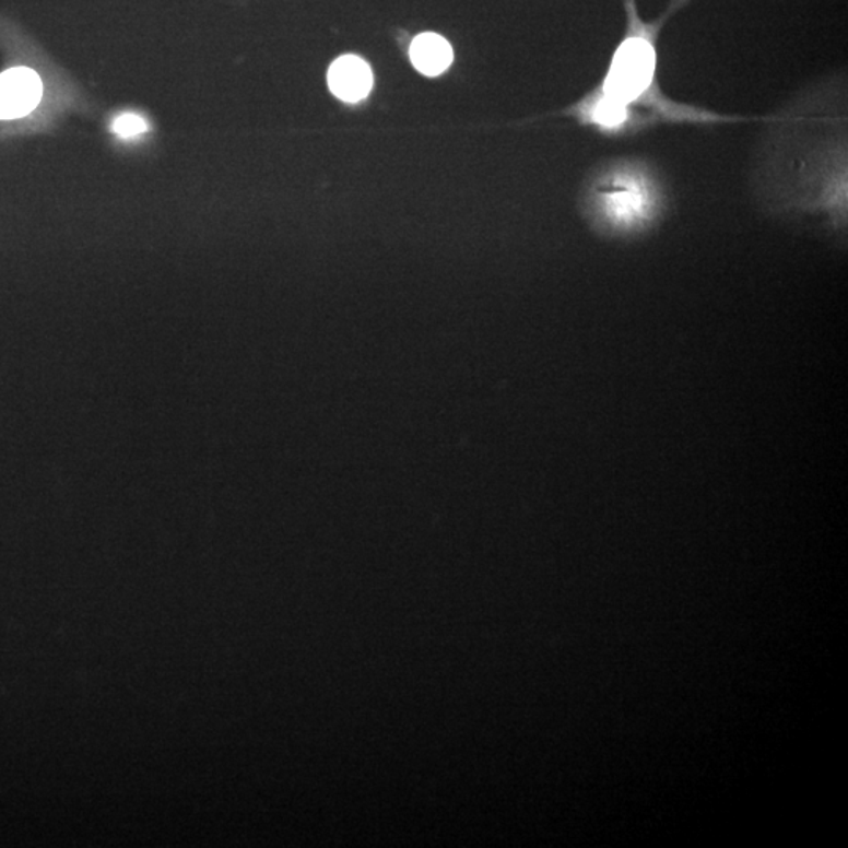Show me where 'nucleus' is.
I'll return each mask as SVG.
<instances>
[{
    "instance_id": "423d86ee",
    "label": "nucleus",
    "mask_w": 848,
    "mask_h": 848,
    "mask_svg": "<svg viewBox=\"0 0 848 848\" xmlns=\"http://www.w3.org/2000/svg\"><path fill=\"white\" fill-rule=\"evenodd\" d=\"M113 129L115 134L120 136V138L123 139H129L146 132L149 125H146V121L143 120L142 117H139V115L125 114L114 121Z\"/></svg>"
},
{
    "instance_id": "f257e3e1",
    "label": "nucleus",
    "mask_w": 848,
    "mask_h": 848,
    "mask_svg": "<svg viewBox=\"0 0 848 848\" xmlns=\"http://www.w3.org/2000/svg\"><path fill=\"white\" fill-rule=\"evenodd\" d=\"M692 0H670L667 12L645 21L636 0H623L624 35L606 73L567 115L609 139L632 138L659 125H728L749 121L668 98L659 81V38L670 17Z\"/></svg>"
},
{
    "instance_id": "20e7f679",
    "label": "nucleus",
    "mask_w": 848,
    "mask_h": 848,
    "mask_svg": "<svg viewBox=\"0 0 848 848\" xmlns=\"http://www.w3.org/2000/svg\"><path fill=\"white\" fill-rule=\"evenodd\" d=\"M329 85L333 95L348 103H357L368 96L373 74L368 64L355 56L340 57L329 70Z\"/></svg>"
},
{
    "instance_id": "f03ea898",
    "label": "nucleus",
    "mask_w": 848,
    "mask_h": 848,
    "mask_svg": "<svg viewBox=\"0 0 848 848\" xmlns=\"http://www.w3.org/2000/svg\"><path fill=\"white\" fill-rule=\"evenodd\" d=\"M670 186L660 168L638 156L600 161L581 193L589 222L606 235L652 228L670 207Z\"/></svg>"
},
{
    "instance_id": "39448f33",
    "label": "nucleus",
    "mask_w": 848,
    "mask_h": 848,
    "mask_svg": "<svg viewBox=\"0 0 848 848\" xmlns=\"http://www.w3.org/2000/svg\"><path fill=\"white\" fill-rule=\"evenodd\" d=\"M411 59L416 70L426 75L444 73L452 62V49L440 35L423 34L413 39Z\"/></svg>"
},
{
    "instance_id": "7ed1b4c3",
    "label": "nucleus",
    "mask_w": 848,
    "mask_h": 848,
    "mask_svg": "<svg viewBox=\"0 0 848 848\" xmlns=\"http://www.w3.org/2000/svg\"><path fill=\"white\" fill-rule=\"evenodd\" d=\"M42 98V79L31 68H12L0 74V120L25 117Z\"/></svg>"
}]
</instances>
